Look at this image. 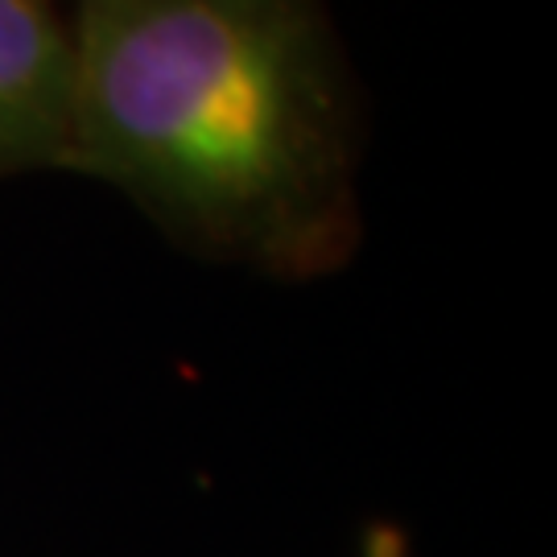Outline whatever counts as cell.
<instances>
[{"instance_id": "1", "label": "cell", "mask_w": 557, "mask_h": 557, "mask_svg": "<svg viewBox=\"0 0 557 557\" xmlns=\"http://www.w3.org/2000/svg\"><path fill=\"white\" fill-rule=\"evenodd\" d=\"M71 34L75 174L215 264H351L363 124L322 0H79Z\"/></svg>"}, {"instance_id": "2", "label": "cell", "mask_w": 557, "mask_h": 557, "mask_svg": "<svg viewBox=\"0 0 557 557\" xmlns=\"http://www.w3.org/2000/svg\"><path fill=\"white\" fill-rule=\"evenodd\" d=\"M75 34L46 0H0V178L71 170Z\"/></svg>"}, {"instance_id": "3", "label": "cell", "mask_w": 557, "mask_h": 557, "mask_svg": "<svg viewBox=\"0 0 557 557\" xmlns=\"http://www.w3.org/2000/svg\"><path fill=\"white\" fill-rule=\"evenodd\" d=\"M359 557H405V537L388 524H372L363 533V545H359Z\"/></svg>"}, {"instance_id": "4", "label": "cell", "mask_w": 557, "mask_h": 557, "mask_svg": "<svg viewBox=\"0 0 557 557\" xmlns=\"http://www.w3.org/2000/svg\"><path fill=\"white\" fill-rule=\"evenodd\" d=\"M46 4H54V0H46Z\"/></svg>"}]
</instances>
